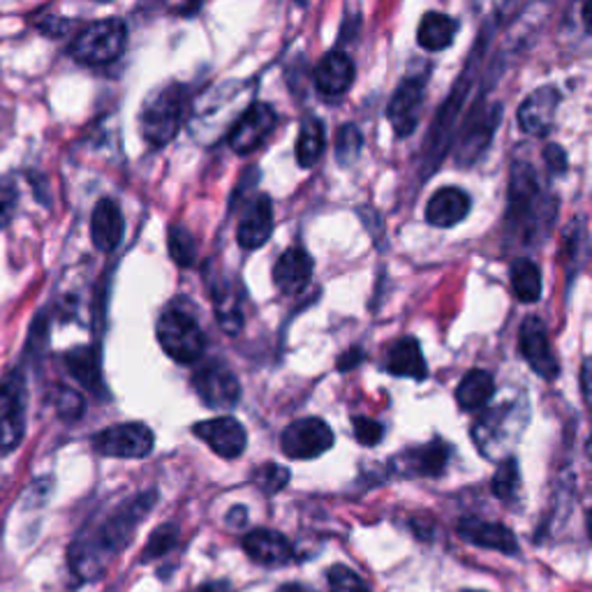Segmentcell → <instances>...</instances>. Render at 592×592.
<instances>
[{
  "instance_id": "cell-47",
  "label": "cell",
  "mask_w": 592,
  "mask_h": 592,
  "mask_svg": "<svg viewBox=\"0 0 592 592\" xmlns=\"http://www.w3.org/2000/svg\"><path fill=\"white\" fill-rule=\"evenodd\" d=\"M278 592H313V590L302 585V583H285L278 588Z\"/></svg>"
},
{
  "instance_id": "cell-30",
  "label": "cell",
  "mask_w": 592,
  "mask_h": 592,
  "mask_svg": "<svg viewBox=\"0 0 592 592\" xmlns=\"http://www.w3.org/2000/svg\"><path fill=\"white\" fill-rule=\"evenodd\" d=\"M511 292L521 304H534L542 299V272L532 259H514L509 268Z\"/></svg>"
},
{
  "instance_id": "cell-22",
  "label": "cell",
  "mask_w": 592,
  "mask_h": 592,
  "mask_svg": "<svg viewBox=\"0 0 592 592\" xmlns=\"http://www.w3.org/2000/svg\"><path fill=\"white\" fill-rule=\"evenodd\" d=\"M313 272H315L313 257L302 246H292L278 257L274 266V285L283 294H299L310 283Z\"/></svg>"
},
{
  "instance_id": "cell-31",
  "label": "cell",
  "mask_w": 592,
  "mask_h": 592,
  "mask_svg": "<svg viewBox=\"0 0 592 592\" xmlns=\"http://www.w3.org/2000/svg\"><path fill=\"white\" fill-rule=\"evenodd\" d=\"M325 123L315 116H308L302 123V134H299V142H296V163L304 170H310L317 160L325 153Z\"/></svg>"
},
{
  "instance_id": "cell-26",
  "label": "cell",
  "mask_w": 592,
  "mask_h": 592,
  "mask_svg": "<svg viewBox=\"0 0 592 592\" xmlns=\"http://www.w3.org/2000/svg\"><path fill=\"white\" fill-rule=\"evenodd\" d=\"M387 370L396 378H410V380H426L428 366L421 355V347L417 338H400L389 347L387 355Z\"/></svg>"
},
{
  "instance_id": "cell-3",
  "label": "cell",
  "mask_w": 592,
  "mask_h": 592,
  "mask_svg": "<svg viewBox=\"0 0 592 592\" xmlns=\"http://www.w3.org/2000/svg\"><path fill=\"white\" fill-rule=\"evenodd\" d=\"M185 112H187V89L185 86L167 84L163 89L153 91L146 98L142 116H140L144 140L153 149L170 144L178 134V130L183 127Z\"/></svg>"
},
{
  "instance_id": "cell-34",
  "label": "cell",
  "mask_w": 592,
  "mask_h": 592,
  "mask_svg": "<svg viewBox=\"0 0 592 592\" xmlns=\"http://www.w3.org/2000/svg\"><path fill=\"white\" fill-rule=\"evenodd\" d=\"M364 149V137L357 125L345 123L336 134V157L343 167L357 163V157Z\"/></svg>"
},
{
  "instance_id": "cell-9",
  "label": "cell",
  "mask_w": 592,
  "mask_h": 592,
  "mask_svg": "<svg viewBox=\"0 0 592 592\" xmlns=\"http://www.w3.org/2000/svg\"><path fill=\"white\" fill-rule=\"evenodd\" d=\"M500 121H502V104L477 102V106L468 114L461 127L459 146H456V163L459 165L477 163L479 155L487 151L489 142L493 140V132Z\"/></svg>"
},
{
  "instance_id": "cell-7",
  "label": "cell",
  "mask_w": 592,
  "mask_h": 592,
  "mask_svg": "<svg viewBox=\"0 0 592 592\" xmlns=\"http://www.w3.org/2000/svg\"><path fill=\"white\" fill-rule=\"evenodd\" d=\"M472 79L474 76H472V59H470L468 70L461 72V79H459V82H456V86H453L447 104L440 106V114L436 116L433 125H430L428 142L423 144V149H426V165L430 167L428 174L433 172L436 165L442 160V153H445V149H447V144L451 140V130H453L456 121H459V116L463 112V102H466V98L470 93Z\"/></svg>"
},
{
  "instance_id": "cell-32",
  "label": "cell",
  "mask_w": 592,
  "mask_h": 592,
  "mask_svg": "<svg viewBox=\"0 0 592 592\" xmlns=\"http://www.w3.org/2000/svg\"><path fill=\"white\" fill-rule=\"evenodd\" d=\"M213 304H215V315H218L221 327L229 336H236L241 329H244V310H241V296L236 287L221 283L218 289H215Z\"/></svg>"
},
{
  "instance_id": "cell-37",
  "label": "cell",
  "mask_w": 592,
  "mask_h": 592,
  "mask_svg": "<svg viewBox=\"0 0 592 592\" xmlns=\"http://www.w3.org/2000/svg\"><path fill=\"white\" fill-rule=\"evenodd\" d=\"M287 481H289V470L278 463H266L255 472V483L268 496L283 491L287 487Z\"/></svg>"
},
{
  "instance_id": "cell-13",
  "label": "cell",
  "mask_w": 592,
  "mask_h": 592,
  "mask_svg": "<svg viewBox=\"0 0 592 592\" xmlns=\"http://www.w3.org/2000/svg\"><path fill=\"white\" fill-rule=\"evenodd\" d=\"M25 430V394L17 375L0 380V456L19 447Z\"/></svg>"
},
{
  "instance_id": "cell-39",
  "label": "cell",
  "mask_w": 592,
  "mask_h": 592,
  "mask_svg": "<svg viewBox=\"0 0 592 592\" xmlns=\"http://www.w3.org/2000/svg\"><path fill=\"white\" fill-rule=\"evenodd\" d=\"M353 423H355V438L359 440V445L375 447V445L382 442L385 426L380 421L368 419V417H355Z\"/></svg>"
},
{
  "instance_id": "cell-20",
  "label": "cell",
  "mask_w": 592,
  "mask_h": 592,
  "mask_svg": "<svg viewBox=\"0 0 592 592\" xmlns=\"http://www.w3.org/2000/svg\"><path fill=\"white\" fill-rule=\"evenodd\" d=\"M244 551L264 568H283L294 560V547L283 532L259 528L244 537Z\"/></svg>"
},
{
  "instance_id": "cell-8",
  "label": "cell",
  "mask_w": 592,
  "mask_h": 592,
  "mask_svg": "<svg viewBox=\"0 0 592 592\" xmlns=\"http://www.w3.org/2000/svg\"><path fill=\"white\" fill-rule=\"evenodd\" d=\"M153 445L155 433L142 421L116 423L93 436V449L112 459H146Z\"/></svg>"
},
{
  "instance_id": "cell-14",
  "label": "cell",
  "mask_w": 592,
  "mask_h": 592,
  "mask_svg": "<svg viewBox=\"0 0 592 592\" xmlns=\"http://www.w3.org/2000/svg\"><path fill=\"white\" fill-rule=\"evenodd\" d=\"M193 433L204 440L221 459L234 461L241 453L246 451L248 433L246 426L234 417H215L206 421H197L193 426Z\"/></svg>"
},
{
  "instance_id": "cell-16",
  "label": "cell",
  "mask_w": 592,
  "mask_h": 592,
  "mask_svg": "<svg viewBox=\"0 0 592 592\" xmlns=\"http://www.w3.org/2000/svg\"><path fill=\"white\" fill-rule=\"evenodd\" d=\"M423 76H410L396 89L387 106V119L398 137H410L415 132L423 112Z\"/></svg>"
},
{
  "instance_id": "cell-40",
  "label": "cell",
  "mask_w": 592,
  "mask_h": 592,
  "mask_svg": "<svg viewBox=\"0 0 592 592\" xmlns=\"http://www.w3.org/2000/svg\"><path fill=\"white\" fill-rule=\"evenodd\" d=\"M19 191L12 178H0V227H6L17 211Z\"/></svg>"
},
{
  "instance_id": "cell-10",
  "label": "cell",
  "mask_w": 592,
  "mask_h": 592,
  "mask_svg": "<svg viewBox=\"0 0 592 592\" xmlns=\"http://www.w3.org/2000/svg\"><path fill=\"white\" fill-rule=\"evenodd\" d=\"M336 442L334 430L325 419L317 417H306V419H296L283 430V453L287 459L294 461H310L317 459V456L327 453Z\"/></svg>"
},
{
  "instance_id": "cell-44",
  "label": "cell",
  "mask_w": 592,
  "mask_h": 592,
  "mask_svg": "<svg viewBox=\"0 0 592 592\" xmlns=\"http://www.w3.org/2000/svg\"><path fill=\"white\" fill-rule=\"evenodd\" d=\"M246 521H248L246 507H234L227 514V525L229 528H241V525H246Z\"/></svg>"
},
{
  "instance_id": "cell-11",
  "label": "cell",
  "mask_w": 592,
  "mask_h": 592,
  "mask_svg": "<svg viewBox=\"0 0 592 592\" xmlns=\"http://www.w3.org/2000/svg\"><path fill=\"white\" fill-rule=\"evenodd\" d=\"M278 116L272 104L266 102H253L248 110L238 116V121L232 125L227 144L234 153L246 155L257 151L276 130Z\"/></svg>"
},
{
  "instance_id": "cell-24",
  "label": "cell",
  "mask_w": 592,
  "mask_h": 592,
  "mask_svg": "<svg viewBox=\"0 0 592 592\" xmlns=\"http://www.w3.org/2000/svg\"><path fill=\"white\" fill-rule=\"evenodd\" d=\"M470 197L461 187H442L426 206V221L433 227H453L468 218Z\"/></svg>"
},
{
  "instance_id": "cell-28",
  "label": "cell",
  "mask_w": 592,
  "mask_h": 592,
  "mask_svg": "<svg viewBox=\"0 0 592 592\" xmlns=\"http://www.w3.org/2000/svg\"><path fill=\"white\" fill-rule=\"evenodd\" d=\"M456 31H459V23H456L451 17L442 12H428L423 14L419 31H417V42L426 51H445L451 47Z\"/></svg>"
},
{
  "instance_id": "cell-12",
  "label": "cell",
  "mask_w": 592,
  "mask_h": 592,
  "mask_svg": "<svg viewBox=\"0 0 592 592\" xmlns=\"http://www.w3.org/2000/svg\"><path fill=\"white\" fill-rule=\"evenodd\" d=\"M193 387L211 410H229L241 398L236 375L221 361H208L193 375Z\"/></svg>"
},
{
  "instance_id": "cell-45",
  "label": "cell",
  "mask_w": 592,
  "mask_h": 592,
  "mask_svg": "<svg viewBox=\"0 0 592 592\" xmlns=\"http://www.w3.org/2000/svg\"><path fill=\"white\" fill-rule=\"evenodd\" d=\"M590 359L583 361L581 366V394H583V400H585V406L590 402Z\"/></svg>"
},
{
  "instance_id": "cell-18",
  "label": "cell",
  "mask_w": 592,
  "mask_h": 592,
  "mask_svg": "<svg viewBox=\"0 0 592 592\" xmlns=\"http://www.w3.org/2000/svg\"><path fill=\"white\" fill-rule=\"evenodd\" d=\"M459 534L472 547L498 551V553H504V555H519L517 534L511 532L507 525H502V523L481 521V519L468 517V519L459 521Z\"/></svg>"
},
{
  "instance_id": "cell-2",
  "label": "cell",
  "mask_w": 592,
  "mask_h": 592,
  "mask_svg": "<svg viewBox=\"0 0 592 592\" xmlns=\"http://www.w3.org/2000/svg\"><path fill=\"white\" fill-rule=\"evenodd\" d=\"M555 213V197L547 191L540 174L528 163H514L509 178L507 229L519 238V244L532 246L549 234Z\"/></svg>"
},
{
  "instance_id": "cell-17",
  "label": "cell",
  "mask_w": 592,
  "mask_h": 592,
  "mask_svg": "<svg viewBox=\"0 0 592 592\" xmlns=\"http://www.w3.org/2000/svg\"><path fill=\"white\" fill-rule=\"evenodd\" d=\"M449 461L447 442H430L415 449L400 451L391 461V470L398 477H440Z\"/></svg>"
},
{
  "instance_id": "cell-6",
  "label": "cell",
  "mask_w": 592,
  "mask_h": 592,
  "mask_svg": "<svg viewBox=\"0 0 592 592\" xmlns=\"http://www.w3.org/2000/svg\"><path fill=\"white\" fill-rule=\"evenodd\" d=\"M157 343L165 349V355L176 364H195L204 353V331L197 319L176 308H167L157 319Z\"/></svg>"
},
{
  "instance_id": "cell-23",
  "label": "cell",
  "mask_w": 592,
  "mask_h": 592,
  "mask_svg": "<svg viewBox=\"0 0 592 592\" xmlns=\"http://www.w3.org/2000/svg\"><path fill=\"white\" fill-rule=\"evenodd\" d=\"M125 234V218L114 200H100L91 215L93 246L102 253H114Z\"/></svg>"
},
{
  "instance_id": "cell-19",
  "label": "cell",
  "mask_w": 592,
  "mask_h": 592,
  "mask_svg": "<svg viewBox=\"0 0 592 592\" xmlns=\"http://www.w3.org/2000/svg\"><path fill=\"white\" fill-rule=\"evenodd\" d=\"M274 234V206L266 195H257L241 215L236 229L238 246L246 251L262 248Z\"/></svg>"
},
{
  "instance_id": "cell-4",
  "label": "cell",
  "mask_w": 592,
  "mask_h": 592,
  "mask_svg": "<svg viewBox=\"0 0 592 592\" xmlns=\"http://www.w3.org/2000/svg\"><path fill=\"white\" fill-rule=\"evenodd\" d=\"M127 47V25L123 19H102L89 23L70 47L74 61L84 65H110Z\"/></svg>"
},
{
  "instance_id": "cell-35",
  "label": "cell",
  "mask_w": 592,
  "mask_h": 592,
  "mask_svg": "<svg viewBox=\"0 0 592 592\" xmlns=\"http://www.w3.org/2000/svg\"><path fill=\"white\" fill-rule=\"evenodd\" d=\"M170 255L178 266H193L197 259L195 238L181 225H174L170 229Z\"/></svg>"
},
{
  "instance_id": "cell-33",
  "label": "cell",
  "mask_w": 592,
  "mask_h": 592,
  "mask_svg": "<svg viewBox=\"0 0 592 592\" xmlns=\"http://www.w3.org/2000/svg\"><path fill=\"white\" fill-rule=\"evenodd\" d=\"M491 489H493V496L504 500V502H511L517 498V493L521 489V470H519V461L514 459V456H509V459H504L500 463L498 472L493 474Z\"/></svg>"
},
{
  "instance_id": "cell-27",
  "label": "cell",
  "mask_w": 592,
  "mask_h": 592,
  "mask_svg": "<svg viewBox=\"0 0 592 592\" xmlns=\"http://www.w3.org/2000/svg\"><path fill=\"white\" fill-rule=\"evenodd\" d=\"M493 394H496L493 375L489 370L474 368L459 382V389H456V402H459L461 410L474 412L479 408H487V402L493 398Z\"/></svg>"
},
{
  "instance_id": "cell-25",
  "label": "cell",
  "mask_w": 592,
  "mask_h": 592,
  "mask_svg": "<svg viewBox=\"0 0 592 592\" xmlns=\"http://www.w3.org/2000/svg\"><path fill=\"white\" fill-rule=\"evenodd\" d=\"M355 82V63L343 51H329L315 68V86L325 95H343Z\"/></svg>"
},
{
  "instance_id": "cell-21",
  "label": "cell",
  "mask_w": 592,
  "mask_h": 592,
  "mask_svg": "<svg viewBox=\"0 0 592 592\" xmlns=\"http://www.w3.org/2000/svg\"><path fill=\"white\" fill-rule=\"evenodd\" d=\"M560 104V91L555 86H542L530 93L519 106V125L528 134H547L555 123Z\"/></svg>"
},
{
  "instance_id": "cell-1",
  "label": "cell",
  "mask_w": 592,
  "mask_h": 592,
  "mask_svg": "<svg viewBox=\"0 0 592 592\" xmlns=\"http://www.w3.org/2000/svg\"><path fill=\"white\" fill-rule=\"evenodd\" d=\"M155 500H157L155 491L134 496L132 500L119 504L112 514L102 519L98 525L86 528L79 534L70 549L72 572L84 581L98 579L106 570V564H110L132 542L140 523L155 507Z\"/></svg>"
},
{
  "instance_id": "cell-36",
  "label": "cell",
  "mask_w": 592,
  "mask_h": 592,
  "mask_svg": "<svg viewBox=\"0 0 592 592\" xmlns=\"http://www.w3.org/2000/svg\"><path fill=\"white\" fill-rule=\"evenodd\" d=\"M178 542V528L176 525H160L157 530H153V534L149 537L146 542V549L142 553V562H149V560H157L167 555Z\"/></svg>"
},
{
  "instance_id": "cell-38",
  "label": "cell",
  "mask_w": 592,
  "mask_h": 592,
  "mask_svg": "<svg viewBox=\"0 0 592 592\" xmlns=\"http://www.w3.org/2000/svg\"><path fill=\"white\" fill-rule=\"evenodd\" d=\"M327 579H329L331 592H370L364 579L357 572L345 568V564H334Z\"/></svg>"
},
{
  "instance_id": "cell-42",
  "label": "cell",
  "mask_w": 592,
  "mask_h": 592,
  "mask_svg": "<svg viewBox=\"0 0 592 592\" xmlns=\"http://www.w3.org/2000/svg\"><path fill=\"white\" fill-rule=\"evenodd\" d=\"M544 157H547V163H549L551 172L562 174L564 170H568V155H564V151L560 146H549L547 153H544Z\"/></svg>"
},
{
  "instance_id": "cell-15",
  "label": "cell",
  "mask_w": 592,
  "mask_h": 592,
  "mask_svg": "<svg viewBox=\"0 0 592 592\" xmlns=\"http://www.w3.org/2000/svg\"><path fill=\"white\" fill-rule=\"evenodd\" d=\"M519 345H521L523 359L537 375H540V378L544 380L558 378L560 364L553 355L547 327L540 317H525V321L521 325V334H519Z\"/></svg>"
},
{
  "instance_id": "cell-43",
  "label": "cell",
  "mask_w": 592,
  "mask_h": 592,
  "mask_svg": "<svg viewBox=\"0 0 592 592\" xmlns=\"http://www.w3.org/2000/svg\"><path fill=\"white\" fill-rule=\"evenodd\" d=\"M364 359V353H361V347H355V349H347V353L338 359V370L340 372H347V370H353L355 366H359Z\"/></svg>"
},
{
  "instance_id": "cell-48",
  "label": "cell",
  "mask_w": 592,
  "mask_h": 592,
  "mask_svg": "<svg viewBox=\"0 0 592 592\" xmlns=\"http://www.w3.org/2000/svg\"><path fill=\"white\" fill-rule=\"evenodd\" d=\"M463 592H483V590H463Z\"/></svg>"
},
{
  "instance_id": "cell-46",
  "label": "cell",
  "mask_w": 592,
  "mask_h": 592,
  "mask_svg": "<svg viewBox=\"0 0 592 592\" xmlns=\"http://www.w3.org/2000/svg\"><path fill=\"white\" fill-rule=\"evenodd\" d=\"M197 592H229V585L225 581H211V583H204Z\"/></svg>"
},
{
  "instance_id": "cell-29",
  "label": "cell",
  "mask_w": 592,
  "mask_h": 592,
  "mask_svg": "<svg viewBox=\"0 0 592 592\" xmlns=\"http://www.w3.org/2000/svg\"><path fill=\"white\" fill-rule=\"evenodd\" d=\"M65 366L72 378L91 391L102 389V368L100 353L95 347H74L65 355Z\"/></svg>"
},
{
  "instance_id": "cell-41",
  "label": "cell",
  "mask_w": 592,
  "mask_h": 592,
  "mask_svg": "<svg viewBox=\"0 0 592 592\" xmlns=\"http://www.w3.org/2000/svg\"><path fill=\"white\" fill-rule=\"evenodd\" d=\"M57 408H59V415L68 421L72 419H79L84 415V398L79 396L76 391H70V389H61L59 394V400H57Z\"/></svg>"
},
{
  "instance_id": "cell-5",
  "label": "cell",
  "mask_w": 592,
  "mask_h": 592,
  "mask_svg": "<svg viewBox=\"0 0 592 592\" xmlns=\"http://www.w3.org/2000/svg\"><path fill=\"white\" fill-rule=\"evenodd\" d=\"M525 421L528 410L525 406H519V402L489 410L472 428V438L479 453L493 461L500 459V453H507L509 447L519 440Z\"/></svg>"
}]
</instances>
